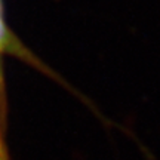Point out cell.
Listing matches in <instances>:
<instances>
[{"mask_svg": "<svg viewBox=\"0 0 160 160\" xmlns=\"http://www.w3.org/2000/svg\"><path fill=\"white\" fill-rule=\"evenodd\" d=\"M0 160H5V156L2 153V147H0Z\"/></svg>", "mask_w": 160, "mask_h": 160, "instance_id": "obj_1", "label": "cell"}]
</instances>
